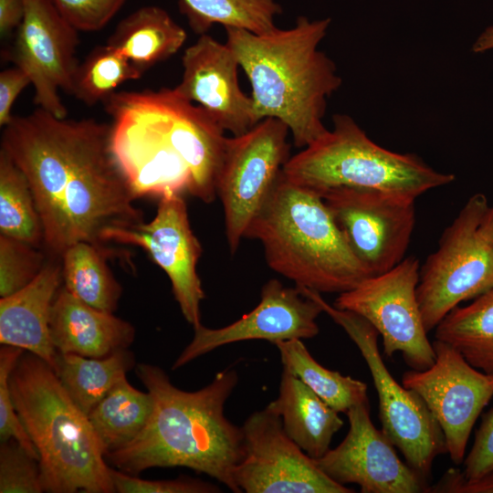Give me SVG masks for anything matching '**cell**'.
Returning <instances> with one entry per match:
<instances>
[{"instance_id": "6", "label": "cell", "mask_w": 493, "mask_h": 493, "mask_svg": "<svg viewBox=\"0 0 493 493\" xmlns=\"http://www.w3.org/2000/svg\"><path fill=\"white\" fill-rule=\"evenodd\" d=\"M245 237L261 242L275 272L319 293H342L370 277L322 197L281 172Z\"/></svg>"}, {"instance_id": "32", "label": "cell", "mask_w": 493, "mask_h": 493, "mask_svg": "<svg viewBox=\"0 0 493 493\" xmlns=\"http://www.w3.org/2000/svg\"><path fill=\"white\" fill-rule=\"evenodd\" d=\"M48 260L43 248L0 235V297L10 296L29 285Z\"/></svg>"}, {"instance_id": "27", "label": "cell", "mask_w": 493, "mask_h": 493, "mask_svg": "<svg viewBox=\"0 0 493 493\" xmlns=\"http://www.w3.org/2000/svg\"><path fill=\"white\" fill-rule=\"evenodd\" d=\"M435 338L454 347L473 367L493 373V288L446 314Z\"/></svg>"}, {"instance_id": "18", "label": "cell", "mask_w": 493, "mask_h": 493, "mask_svg": "<svg viewBox=\"0 0 493 493\" xmlns=\"http://www.w3.org/2000/svg\"><path fill=\"white\" fill-rule=\"evenodd\" d=\"M321 312L320 305L302 294L297 286L288 288L272 278L263 285L259 303L239 320L217 329L203 324L194 328L192 341L177 357L172 370L230 343L265 340L276 344L293 339H311L320 331L316 320Z\"/></svg>"}, {"instance_id": "11", "label": "cell", "mask_w": 493, "mask_h": 493, "mask_svg": "<svg viewBox=\"0 0 493 493\" xmlns=\"http://www.w3.org/2000/svg\"><path fill=\"white\" fill-rule=\"evenodd\" d=\"M419 270L417 258H404L392 269L340 293L333 306L367 320L381 334L386 356L400 352L409 367L423 371L434 364L435 354L416 297Z\"/></svg>"}, {"instance_id": "4", "label": "cell", "mask_w": 493, "mask_h": 493, "mask_svg": "<svg viewBox=\"0 0 493 493\" xmlns=\"http://www.w3.org/2000/svg\"><path fill=\"white\" fill-rule=\"evenodd\" d=\"M330 18H297L288 29L253 32L226 27L227 46L251 86L256 122L274 118L284 122L298 148H305L327 128V99L341 86L335 63L319 45Z\"/></svg>"}, {"instance_id": "26", "label": "cell", "mask_w": 493, "mask_h": 493, "mask_svg": "<svg viewBox=\"0 0 493 493\" xmlns=\"http://www.w3.org/2000/svg\"><path fill=\"white\" fill-rule=\"evenodd\" d=\"M154 401L151 393L122 378L88 415L105 456L130 444L148 423Z\"/></svg>"}, {"instance_id": "21", "label": "cell", "mask_w": 493, "mask_h": 493, "mask_svg": "<svg viewBox=\"0 0 493 493\" xmlns=\"http://www.w3.org/2000/svg\"><path fill=\"white\" fill-rule=\"evenodd\" d=\"M49 329L57 351L89 358L128 349L135 338L129 321L86 304L64 287L54 299Z\"/></svg>"}, {"instance_id": "12", "label": "cell", "mask_w": 493, "mask_h": 493, "mask_svg": "<svg viewBox=\"0 0 493 493\" xmlns=\"http://www.w3.org/2000/svg\"><path fill=\"white\" fill-rule=\"evenodd\" d=\"M320 195L370 277L404 258L415 225V200L354 187L333 188Z\"/></svg>"}, {"instance_id": "22", "label": "cell", "mask_w": 493, "mask_h": 493, "mask_svg": "<svg viewBox=\"0 0 493 493\" xmlns=\"http://www.w3.org/2000/svg\"><path fill=\"white\" fill-rule=\"evenodd\" d=\"M267 407L278 414L286 434L313 459L328 452L344 424L339 412L284 368L278 395Z\"/></svg>"}, {"instance_id": "29", "label": "cell", "mask_w": 493, "mask_h": 493, "mask_svg": "<svg viewBox=\"0 0 493 493\" xmlns=\"http://www.w3.org/2000/svg\"><path fill=\"white\" fill-rule=\"evenodd\" d=\"M178 5L198 35L206 34L215 24L266 33L277 27L275 18L282 12L276 0H179Z\"/></svg>"}, {"instance_id": "1", "label": "cell", "mask_w": 493, "mask_h": 493, "mask_svg": "<svg viewBox=\"0 0 493 493\" xmlns=\"http://www.w3.org/2000/svg\"><path fill=\"white\" fill-rule=\"evenodd\" d=\"M1 149L29 182L49 257L60 259L81 241L105 246L106 230L144 222L112 153L110 123L58 118L37 107L14 115Z\"/></svg>"}, {"instance_id": "39", "label": "cell", "mask_w": 493, "mask_h": 493, "mask_svg": "<svg viewBox=\"0 0 493 493\" xmlns=\"http://www.w3.org/2000/svg\"><path fill=\"white\" fill-rule=\"evenodd\" d=\"M31 85L28 74L21 68L15 66L5 68L0 73V126L4 128L13 119L12 108L16 98Z\"/></svg>"}, {"instance_id": "14", "label": "cell", "mask_w": 493, "mask_h": 493, "mask_svg": "<svg viewBox=\"0 0 493 493\" xmlns=\"http://www.w3.org/2000/svg\"><path fill=\"white\" fill-rule=\"evenodd\" d=\"M432 344L434 364L405 372L402 384L424 400L444 434L452 462L459 465L473 426L493 397V373L479 372L444 341Z\"/></svg>"}, {"instance_id": "7", "label": "cell", "mask_w": 493, "mask_h": 493, "mask_svg": "<svg viewBox=\"0 0 493 493\" xmlns=\"http://www.w3.org/2000/svg\"><path fill=\"white\" fill-rule=\"evenodd\" d=\"M282 173L319 194L354 187L414 200L455 180L453 174L435 171L414 153L378 145L347 114H334L332 129L290 156Z\"/></svg>"}, {"instance_id": "33", "label": "cell", "mask_w": 493, "mask_h": 493, "mask_svg": "<svg viewBox=\"0 0 493 493\" xmlns=\"http://www.w3.org/2000/svg\"><path fill=\"white\" fill-rule=\"evenodd\" d=\"M38 460L16 440L0 446V493H41Z\"/></svg>"}, {"instance_id": "5", "label": "cell", "mask_w": 493, "mask_h": 493, "mask_svg": "<svg viewBox=\"0 0 493 493\" xmlns=\"http://www.w3.org/2000/svg\"><path fill=\"white\" fill-rule=\"evenodd\" d=\"M9 389L38 454L44 492H115L102 446L88 415L47 362L24 351L10 374Z\"/></svg>"}, {"instance_id": "36", "label": "cell", "mask_w": 493, "mask_h": 493, "mask_svg": "<svg viewBox=\"0 0 493 493\" xmlns=\"http://www.w3.org/2000/svg\"><path fill=\"white\" fill-rule=\"evenodd\" d=\"M115 492L119 493H215L220 488L211 483L194 478L148 480L110 467Z\"/></svg>"}, {"instance_id": "8", "label": "cell", "mask_w": 493, "mask_h": 493, "mask_svg": "<svg viewBox=\"0 0 493 493\" xmlns=\"http://www.w3.org/2000/svg\"><path fill=\"white\" fill-rule=\"evenodd\" d=\"M299 289L315 299L358 347L377 392L381 430L405 462L429 481L434 460L447 453L444 434L420 395L401 385L388 371L379 352L377 330L362 316L330 305L320 293Z\"/></svg>"}, {"instance_id": "24", "label": "cell", "mask_w": 493, "mask_h": 493, "mask_svg": "<svg viewBox=\"0 0 493 493\" xmlns=\"http://www.w3.org/2000/svg\"><path fill=\"white\" fill-rule=\"evenodd\" d=\"M133 367L135 358L128 349L103 358L57 351L52 366L64 389L87 415Z\"/></svg>"}, {"instance_id": "42", "label": "cell", "mask_w": 493, "mask_h": 493, "mask_svg": "<svg viewBox=\"0 0 493 493\" xmlns=\"http://www.w3.org/2000/svg\"><path fill=\"white\" fill-rule=\"evenodd\" d=\"M480 230L493 246V205H488L480 222Z\"/></svg>"}, {"instance_id": "37", "label": "cell", "mask_w": 493, "mask_h": 493, "mask_svg": "<svg viewBox=\"0 0 493 493\" xmlns=\"http://www.w3.org/2000/svg\"><path fill=\"white\" fill-rule=\"evenodd\" d=\"M490 472H493V408L483 415L462 470L467 478H476Z\"/></svg>"}, {"instance_id": "3", "label": "cell", "mask_w": 493, "mask_h": 493, "mask_svg": "<svg viewBox=\"0 0 493 493\" xmlns=\"http://www.w3.org/2000/svg\"><path fill=\"white\" fill-rule=\"evenodd\" d=\"M135 372L153 397L152 415L130 444L105 458L131 475L152 467H187L241 493L233 472L242 456L243 433L225 414L238 383L236 371L228 367L194 392L173 385L156 365L138 363Z\"/></svg>"}, {"instance_id": "25", "label": "cell", "mask_w": 493, "mask_h": 493, "mask_svg": "<svg viewBox=\"0 0 493 493\" xmlns=\"http://www.w3.org/2000/svg\"><path fill=\"white\" fill-rule=\"evenodd\" d=\"M113 254L105 246L84 241L70 246L60 258L63 287L86 304L113 313L122 293L107 265Z\"/></svg>"}, {"instance_id": "19", "label": "cell", "mask_w": 493, "mask_h": 493, "mask_svg": "<svg viewBox=\"0 0 493 493\" xmlns=\"http://www.w3.org/2000/svg\"><path fill=\"white\" fill-rule=\"evenodd\" d=\"M182 79L174 88L188 100L204 108L233 136L257 124L251 96L240 88L238 61L226 43L200 35L182 57Z\"/></svg>"}, {"instance_id": "34", "label": "cell", "mask_w": 493, "mask_h": 493, "mask_svg": "<svg viewBox=\"0 0 493 493\" xmlns=\"http://www.w3.org/2000/svg\"><path fill=\"white\" fill-rule=\"evenodd\" d=\"M24 351L8 345H2L0 349V440H16L38 460L37 449L17 415L9 389L10 374Z\"/></svg>"}, {"instance_id": "20", "label": "cell", "mask_w": 493, "mask_h": 493, "mask_svg": "<svg viewBox=\"0 0 493 493\" xmlns=\"http://www.w3.org/2000/svg\"><path fill=\"white\" fill-rule=\"evenodd\" d=\"M62 283L61 260L49 257L41 273L21 290L0 299V343L20 348L54 364L51 309Z\"/></svg>"}, {"instance_id": "13", "label": "cell", "mask_w": 493, "mask_h": 493, "mask_svg": "<svg viewBox=\"0 0 493 493\" xmlns=\"http://www.w3.org/2000/svg\"><path fill=\"white\" fill-rule=\"evenodd\" d=\"M242 456L233 477L246 493H352L325 475L285 432L268 407L254 412L241 426Z\"/></svg>"}, {"instance_id": "15", "label": "cell", "mask_w": 493, "mask_h": 493, "mask_svg": "<svg viewBox=\"0 0 493 493\" xmlns=\"http://www.w3.org/2000/svg\"><path fill=\"white\" fill-rule=\"evenodd\" d=\"M102 240L145 250L168 276L185 320L194 329L202 325L200 304L205 296L196 267L203 248L191 228L182 194L160 198L156 215L149 223L110 228Z\"/></svg>"}, {"instance_id": "16", "label": "cell", "mask_w": 493, "mask_h": 493, "mask_svg": "<svg viewBox=\"0 0 493 493\" xmlns=\"http://www.w3.org/2000/svg\"><path fill=\"white\" fill-rule=\"evenodd\" d=\"M24 3L25 15L16 29L11 59L28 74L35 104L56 117L67 118L59 92L71 95L79 64L76 58L79 31L52 0Z\"/></svg>"}, {"instance_id": "9", "label": "cell", "mask_w": 493, "mask_h": 493, "mask_svg": "<svg viewBox=\"0 0 493 493\" xmlns=\"http://www.w3.org/2000/svg\"><path fill=\"white\" fill-rule=\"evenodd\" d=\"M488 205L484 194H472L420 267L416 297L427 332L459 303L493 288V246L480 230Z\"/></svg>"}, {"instance_id": "17", "label": "cell", "mask_w": 493, "mask_h": 493, "mask_svg": "<svg viewBox=\"0 0 493 493\" xmlns=\"http://www.w3.org/2000/svg\"><path fill=\"white\" fill-rule=\"evenodd\" d=\"M349 430L335 448L318 459V467L335 482L357 484L362 493L428 492L429 481L406 462L371 420L369 401L347 413Z\"/></svg>"}, {"instance_id": "40", "label": "cell", "mask_w": 493, "mask_h": 493, "mask_svg": "<svg viewBox=\"0 0 493 493\" xmlns=\"http://www.w3.org/2000/svg\"><path fill=\"white\" fill-rule=\"evenodd\" d=\"M25 15L24 0H0V34L5 37L16 30Z\"/></svg>"}, {"instance_id": "2", "label": "cell", "mask_w": 493, "mask_h": 493, "mask_svg": "<svg viewBox=\"0 0 493 493\" xmlns=\"http://www.w3.org/2000/svg\"><path fill=\"white\" fill-rule=\"evenodd\" d=\"M102 104L112 153L137 197L215 200L227 137L204 108L175 88L115 91Z\"/></svg>"}, {"instance_id": "10", "label": "cell", "mask_w": 493, "mask_h": 493, "mask_svg": "<svg viewBox=\"0 0 493 493\" xmlns=\"http://www.w3.org/2000/svg\"><path fill=\"white\" fill-rule=\"evenodd\" d=\"M288 133L284 122L266 118L246 132L226 139L216 194L223 205L231 254L238 249L290 157Z\"/></svg>"}, {"instance_id": "41", "label": "cell", "mask_w": 493, "mask_h": 493, "mask_svg": "<svg viewBox=\"0 0 493 493\" xmlns=\"http://www.w3.org/2000/svg\"><path fill=\"white\" fill-rule=\"evenodd\" d=\"M489 49H493V26L487 27L472 47L475 53H481Z\"/></svg>"}, {"instance_id": "35", "label": "cell", "mask_w": 493, "mask_h": 493, "mask_svg": "<svg viewBox=\"0 0 493 493\" xmlns=\"http://www.w3.org/2000/svg\"><path fill=\"white\" fill-rule=\"evenodd\" d=\"M62 16L79 32L105 27L126 0H52Z\"/></svg>"}, {"instance_id": "31", "label": "cell", "mask_w": 493, "mask_h": 493, "mask_svg": "<svg viewBox=\"0 0 493 493\" xmlns=\"http://www.w3.org/2000/svg\"><path fill=\"white\" fill-rule=\"evenodd\" d=\"M142 75L127 58L105 44L95 47L79 64L71 95L91 107L103 103L118 87Z\"/></svg>"}, {"instance_id": "38", "label": "cell", "mask_w": 493, "mask_h": 493, "mask_svg": "<svg viewBox=\"0 0 493 493\" xmlns=\"http://www.w3.org/2000/svg\"><path fill=\"white\" fill-rule=\"evenodd\" d=\"M430 493H493V472L476 478H467L462 470L451 467L434 485Z\"/></svg>"}, {"instance_id": "28", "label": "cell", "mask_w": 493, "mask_h": 493, "mask_svg": "<svg viewBox=\"0 0 493 493\" xmlns=\"http://www.w3.org/2000/svg\"><path fill=\"white\" fill-rule=\"evenodd\" d=\"M278 348L283 368L298 377L320 399L339 413L367 402V384L319 363L300 339L279 341Z\"/></svg>"}, {"instance_id": "23", "label": "cell", "mask_w": 493, "mask_h": 493, "mask_svg": "<svg viewBox=\"0 0 493 493\" xmlns=\"http://www.w3.org/2000/svg\"><path fill=\"white\" fill-rule=\"evenodd\" d=\"M185 30L156 5L142 6L119 22L106 45L127 58L142 73L176 54Z\"/></svg>"}, {"instance_id": "30", "label": "cell", "mask_w": 493, "mask_h": 493, "mask_svg": "<svg viewBox=\"0 0 493 493\" xmlns=\"http://www.w3.org/2000/svg\"><path fill=\"white\" fill-rule=\"evenodd\" d=\"M0 235L43 248L44 230L29 182L0 149ZM44 249V248H43Z\"/></svg>"}]
</instances>
